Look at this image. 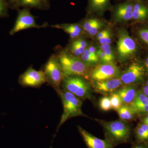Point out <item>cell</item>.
Here are the masks:
<instances>
[{
	"instance_id": "cell-1",
	"label": "cell",
	"mask_w": 148,
	"mask_h": 148,
	"mask_svg": "<svg viewBox=\"0 0 148 148\" xmlns=\"http://www.w3.org/2000/svg\"><path fill=\"white\" fill-rule=\"evenodd\" d=\"M97 120L103 127L106 140L114 147L129 142L131 130L126 122L121 119L109 121Z\"/></svg>"
},
{
	"instance_id": "cell-2",
	"label": "cell",
	"mask_w": 148,
	"mask_h": 148,
	"mask_svg": "<svg viewBox=\"0 0 148 148\" xmlns=\"http://www.w3.org/2000/svg\"><path fill=\"white\" fill-rule=\"evenodd\" d=\"M56 55L64 77H82L87 74V65L79 57L72 55L66 51H59Z\"/></svg>"
},
{
	"instance_id": "cell-3",
	"label": "cell",
	"mask_w": 148,
	"mask_h": 148,
	"mask_svg": "<svg viewBox=\"0 0 148 148\" xmlns=\"http://www.w3.org/2000/svg\"><path fill=\"white\" fill-rule=\"evenodd\" d=\"M58 94L62 100L64 112L57 130L69 119L77 116H87L82 112V101L81 99L64 89L60 90Z\"/></svg>"
},
{
	"instance_id": "cell-4",
	"label": "cell",
	"mask_w": 148,
	"mask_h": 148,
	"mask_svg": "<svg viewBox=\"0 0 148 148\" xmlns=\"http://www.w3.org/2000/svg\"><path fill=\"white\" fill-rule=\"evenodd\" d=\"M61 85L63 89L71 92L80 99H92V90L90 85L82 77H64Z\"/></svg>"
},
{
	"instance_id": "cell-5",
	"label": "cell",
	"mask_w": 148,
	"mask_h": 148,
	"mask_svg": "<svg viewBox=\"0 0 148 148\" xmlns=\"http://www.w3.org/2000/svg\"><path fill=\"white\" fill-rule=\"evenodd\" d=\"M44 73L47 82L58 93L61 90L60 86L64 75L56 54L51 56L48 59L45 64Z\"/></svg>"
},
{
	"instance_id": "cell-6",
	"label": "cell",
	"mask_w": 148,
	"mask_h": 148,
	"mask_svg": "<svg viewBox=\"0 0 148 148\" xmlns=\"http://www.w3.org/2000/svg\"><path fill=\"white\" fill-rule=\"evenodd\" d=\"M45 26H40L36 23L34 16L30 12L29 8H24L18 11L15 24L10 34L14 35L17 32L30 28H39Z\"/></svg>"
},
{
	"instance_id": "cell-7",
	"label": "cell",
	"mask_w": 148,
	"mask_h": 148,
	"mask_svg": "<svg viewBox=\"0 0 148 148\" xmlns=\"http://www.w3.org/2000/svg\"><path fill=\"white\" fill-rule=\"evenodd\" d=\"M118 67L113 62L103 63L95 67L90 73V77L95 81H102L117 78L119 75Z\"/></svg>"
},
{
	"instance_id": "cell-8",
	"label": "cell",
	"mask_w": 148,
	"mask_h": 148,
	"mask_svg": "<svg viewBox=\"0 0 148 148\" xmlns=\"http://www.w3.org/2000/svg\"><path fill=\"white\" fill-rule=\"evenodd\" d=\"M18 82L22 86L37 88L47 81L44 71H36L30 67L20 76Z\"/></svg>"
},
{
	"instance_id": "cell-9",
	"label": "cell",
	"mask_w": 148,
	"mask_h": 148,
	"mask_svg": "<svg viewBox=\"0 0 148 148\" xmlns=\"http://www.w3.org/2000/svg\"><path fill=\"white\" fill-rule=\"evenodd\" d=\"M136 44L135 41L125 31L120 32L117 42V51L121 60H125L135 52Z\"/></svg>"
},
{
	"instance_id": "cell-10",
	"label": "cell",
	"mask_w": 148,
	"mask_h": 148,
	"mask_svg": "<svg viewBox=\"0 0 148 148\" xmlns=\"http://www.w3.org/2000/svg\"><path fill=\"white\" fill-rule=\"evenodd\" d=\"M145 75L143 66L137 63H133L123 72L120 79L123 85H131L143 81Z\"/></svg>"
},
{
	"instance_id": "cell-11",
	"label": "cell",
	"mask_w": 148,
	"mask_h": 148,
	"mask_svg": "<svg viewBox=\"0 0 148 148\" xmlns=\"http://www.w3.org/2000/svg\"><path fill=\"white\" fill-rule=\"evenodd\" d=\"M122 85L120 78L117 77L102 81H95L93 86L97 92L108 95L116 92Z\"/></svg>"
},
{
	"instance_id": "cell-12",
	"label": "cell",
	"mask_w": 148,
	"mask_h": 148,
	"mask_svg": "<svg viewBox=\"0 0 148 148\" xmlns=\"http://www.w3.org/2000/svg\"><path fill=\"white\" fill-rule=\"evenodd\" d=\"M80 134L88 148H113L114 146L106 140H101L77 126Z\"/></svg>"
},
{
	"instance_id": "cell-13",
	"label": "cell",
	"mask_w": 148,
	"mask_h": 148,
	"mask_svg": "<svg viewBox=\"0 0 148 148\" xmlns=\"http://www.w3.org/2000/svg\"><path fill=\"white\" fill-rule=\"evenodd\" d=\"M134 4L130 2L123 3L117 6L114 10V16L119 21H127L132 19Z\"/></svg>"
},
{
	"instance_id": "cell-14",
	"label": "cell",
	"mask_w": 148,
	"mask_h": 148,
	"mask_svg": "<svg viewBox=\"0 0 148 148\" xmlns=\"http://www.w3.org/2000/svg\"><path fill=\"white\" fill-rule=\"evenodd\" d=\"M116 92L121 98L123 104L129 105L135 98L137 91L131 85H126L119 88Z\"/></svg>"
},
{
	"instance_id": "cell-15",
	"label": "cell",
	"mask_w": 148,
	"mask_h": 148,
	"mask_svg": "<svg viewBox=\"0 0 148 148\" xmlns=\"http://www.w3.org/2000/svg\"><path fill=\"white\" fill-rule=\"evenodd\" d=\"M53 28L61 29L69 34L70 37L73 39L79 38L82 34V29L78 24H56L51 26Z\"/></svg>"
},
{
	"instance_id": "cell-16",
	"label": "cell",
	"mask_w": 148,
	"mask_h": 148,
	"mask_svg": "<svg viewBox=\"0 0 148 148\" xmlns=\"http://www.w3.org/2000/svg\"><path fill=\"white\" fill-rule=\"evenodd\" d=\"M87 46V42L82 38H79L72 42L69 45V49L71 54L79 57L82 55Z\"/></svg>"
},
{
	"instance_id": "cell-17",
	"label": "cell",
	"mask_w": 148,
	"mask_h": 148,
	"mask_svg": "<svg viewBox=\"0 0 148 148\" xmlns=\"http://www.w3.org/2000/svg\"><path fill=\"white\" fill-rule=\"evenodd\" d=\"M17 6L44 9L49 7V4L47 0H18Z\"/></svg>"
},
{
	"instance_id": "cell-18",
	"label": "cell",
	"mask_w": 148,
	"mask_h": 148,
	"mask_svg": "<svg viewBox=\"0 0 148 148\" xmlns=\"http://www.w3.org/2000/svg\"><path fill=\"white\" fill-rule=\"evenodd\" d=\"M116 112L120 119L125 121L132 120L137 115L129 105L123 104Z\"/></svg>"
},
{
	"instance_id": "cell-19",
	"label": "cell",
	"mask_w": 148,
	"mask_h": 148,
	"mask_svg": "<svg viewBox=\"0 0 148 148\" xmlns=\"http://www.w3.org/2000/svg\"><path fill=\"white\" fill-rule=\"evenodd\" d=\"M148 16V8L144 5L136 3L133 5L132 12V19L142 20Z\"/></svg>"
},
{
	"instance_id": "cell-20",
	"label": "cell",
	"mask_w": 148,
	"mask_h": 148,
	"mask_svg": "<svg viewBox=\"0 0 148 148\" xmlns=\"http://www.w3.org/2000/svg\"><path fill=\"white\" fill-rule=\"evenodd\" d=\"M135 133L137 142L148 143V125L143 123L138 125Z\"/></svg>"
},
{
	"instance_id": "cell-21",
	"label": "cell",
	"mask_w": 148,
	"mask_h": 148,
	"mask_svg": "<svg viewBox=\"0 0 148 148\" xmlns=\"http://www.w3.org/2000/svg\"><path fill=\"white\" fill-rule=\"evenodd\" d=\"M110 0H89V7L91 10L101 12L106 10Z\"/></svg>"
},
{
	"instance_id": "cell-22",
	"label": "cell",
	"mask_w": 148,
	"mask_h": 148,
	"mask_svg": "<svg viewBox=\"0 0 148 148\" xmlns=\"http://www.w3.org/2000/svg\"><path fill=\"white\" fill-rule=\"evenodd\" d=\"M129 105L132 108L148 105V96L143 91H137L135 98Z\"/></svg>"
},
{
	"instance_id": "cell-23",
	"label": "cell",
	"mask_w": 148,
	"mask_h": 148,
	"mask_svg": "<svg viewBox=\"0 0 148 148\" xmlns=\"http://www.w3.org/2000/svg\"><path fill=\"white\" fill-rule=\"evenodd\" d=\"M81 57V59L86 65L95 64L98 62L99 59L98 56H94L89 52L87 47Z\"/></svg>"
},
{
	"instance_id": "cell-24",
	"label": "cell",
	"mask_w": 148,
	"mask_h": 148,
	"mask_svg": "<svg viewBox=\"0 0 148 148\" xmlns=\"http://www.w3.org/2000/svg\"><path fill=\"white\" fill-rule=\"evenodd\" d=\"M110 97L112 109L117 110L123 105L121 98L116 92L111 93Z\"/></svg>"
},
{
	"instance_id": "cell-25",
	"label": "cell",
	"mask_w": 148,
	"mask_h": 148,
	"mask_svg": "<svg viewBox=\"0 0 148 148\" xmlns=\"http://www.w3.org/2000/svg\"><path fill=\"white\" fill-rule=\"evenodd\" d=\"M101 49L103 51L104 53L106 54L107 58L108 59L109 62H113L115 59V56L114 55L113 51L111 48L110 44L101 45Z\"/></svg>"
},
{
	"instance_id": "cell-26",
	"label": "cell",
	"mask_w": 148,
	"mask_h": 148,
	"mask_svg": "<svg viewBox=\"0 0 148 148\" xmlns=\"http://www.w3.org/2000/svg\"><path fill=\"white\" fill-rule=\"evenodd\" d=\"M100 108L104 111H108L112 110L110 97L104 96L100 99L99 102Z\"/></svg>"
},
{
	"instance_id": "cell-27",
	"label": "cell",
	"mask_w": 148,
	"mask_h": 148,
	"mask_svg": "<svg viewBox=\"0 0 148 148\" xmlns=\"http://www.w3.org/2000/svg\"><path fill=\"white\" fill-rule=\"evenodd\" d=\"M99 21L98 19L96 18H89L86 19L84 21L83 24L82 25V29L88 32L89 30L91 29V27L97 23Z\"/></svg>"
},
{
	"instance_id": "cell-28",
	"label": "cell",
	"mask_w": 148,
	"mask_h": 148,
	"mask_svg": "<svg viewBox=\"0 0 148 148\" xmlns=\"http://www.w3.org/2000/svg\"><path fill=\"white\" fill-rule=\"evenodd\" d=\"M8 3L7 0H0V17L7 15Z\"/></svg>"
},
{
	"instance_id": "cell-29",
	"label": "cell",
	"mask_w": 148,
	"mask_h": 148,
	"mask_svg": "<svg viewBox=\"0 0 148 148\" xmlns=\"http://www.w3.org/2000/svg\"><path fill=\"white\" fill-rule=\"evenodd\" d=\"M103 25L102 22L100 21H98L97 23L95 24H94L91 29L88 31L87 32L88 34L90 35V36H94L96 35V34H98V31L99 29H101L103 27Z\"/></svg>"
},
{
	"instance_id": "cell-30",
	"label": "cell",
	"mask_w": 148,
	"mask_h": 148,
	"mask_svg": "<svg viewBox=\"0 0 148 148\" xmlns=\"http://www.w3.org/2000/svg\"><path fill=\"white\" fill-rule=\"evenodd\" d=\"M132 108L136 114H147L148 113V105Z\"/></svg>"
},
{
	"instance_id": "cell-31",
	"label": "cell",
	"mask_w": 148,
	"mask_h": 148,
	"mask_svg": "<svg viewBox=\"0 0 148 148\" xmlns=\"http://www.w3.org/2000/svg\"><path fill=\"white\" fill-rule=\"evenodd\" d=\"M138 34L141 39L148 44V29H140L138 32Z\"/></svg>"
},
{
	"instance_id": "cell-32",
	"label": "cell",
	"mask_w": 148,
	"mask_h": 148,
	"mask_svg": "<svg viewBox=\"0 0 148 148\" xmlns=\"http://www.w3.org/2000/svg\"><path fill=\"white\" fill-rule=\"evenodd\" d=\"M96 53L99 59H100L103 63H110L107 56L103 51L101 49H99L96 51Z\"/></svg>"
},
{
	"instance_id": "cell-33",
	"label": "cell",
	"mask_w": 148,
	"mask_h": 148,
	"mask_svg": "<svg viewBox=\"0 0 148 148\" xmlns=\"http://www.w3.org/2000/svg\"><path fill=\"white\" fill-rule=\"evenodd\" d=\"M98 40L99 41V42L101 44V45L105 44L110 45L112 42L110 32L108 34L106 35L103 38H101Z\"/></svg>"
},
{
	"instance_id": "cell-34",
	"label": "cell",
	"mask_w": 148,
	"mask_h": 148,
	"mask_svg": "<svg viewBox=\"0 0 148 148\" xmlns=\"http://www.w3.org/2000/svg\"><path fill=\"white\" fill-rule=\"evenodd\" d=\"M131 148H148V143L138 142L134 145Z\"/></svg>"
},
{
	"instance_id": "cell-35",
	"label": "cell",
	"mask_w": 148,
	"mask_h": 148,
	"mask_svg": "<svg viewBox=\"0 0 148 148\" xmlns=\"http://www.w3.org/2000/svg\"><path fill=\"white\" fill-rule=\"evenodd\" d=\"M110 32H109L108 30H103L101 32H98L97 35V39L99 40V39L103 38L104 36L108 34Z\"/></svg>"
},
{
	"instance_id": "cell-36",
	"label": "cell",
	"mask_w": 148,
	"mask_h": 148,
	"mask_svg": "<svg viewBox=\"0 0 148 148\" xmlns=\"http://www.w3.org/2000/svg\"><path fill=\"white\" fill-rule=\"evenodd\" d=\"M88 49V51H89V52H90L91 54H92V55L94 56H98L97 55V53H96V49L95 47L93 46H90L89 47H87Z\"/></svg>"
},
{
	"instance_id": "cell-37",
	"label": "cell",
	"mask_w": 148,
	"mask_h": 148,
	"mask_svg": "<svg viewBox=\"0 0 148 148\" xmlns=\"http://www.w3.org/2000/svg\"><path fill=\"white\" fill-rule=\"evenodd\" d=\"M143 92L146 95L148 96V85H147L146 84L143 88Z\"/></svg>"
},
{
	"instance_id": "cell-38",
	"label": "cell",
	"mask_w": 148,
	"mask_h": 148,
	"mask_svg": "<svg viewBox=\"0 0 148 148\" xmlns=\"http://www.w3.org/2000/svg\"><path fill=\"white\" fill-rule=\"evenodd\" d=\"M143 123L148 125V113L146 114L145 117L143 119Z\"/></svg>"
},
{
	"instance_id": "cell-39",
	"label": "cell",
	"mask_w": 148,
	"mask_h": 148,
	"mask_svg": "<svg viewBox=\"0 0 148 148\" xmlns=\"http://www.w3.org/2000/svg\"><path fill=\"white\" fill-rule=\"evenodd\" d=\"M8 1L11 3L15 5L16 6H17V3H18V0H8Z\"/></svg>"
},
{
	"instance_id": "cell-40",
	"label": "cell",
	"mask_w": 148,
	"mask_h": 148,
	"mask_svg": "<svg viewBox=\"0 0 148 148\" xmlns=\"http://www.w3.org/2000/svg\"><path fill=\"white\" fill-rule=\"evenodd\" d=\"M145 65L146 67H147V69L148 70V57L146 59L145 61Z\"/></svg>"
},
{
	"instance_id": "cell-41",
	"label": "cell",
	"mask_w": 148,
	"mask_h": 148,
	"mask_svg": "<svg viewBox=\"0 0 148 148\" xmlns=\"http://www.w3.org/2000/svg\"><path fill=\"white\" fill-rule=\"evenodd\" d=\"M146 84L147 85H148V79L147 80V84Z\"/></svg>"
}]
</instances>
